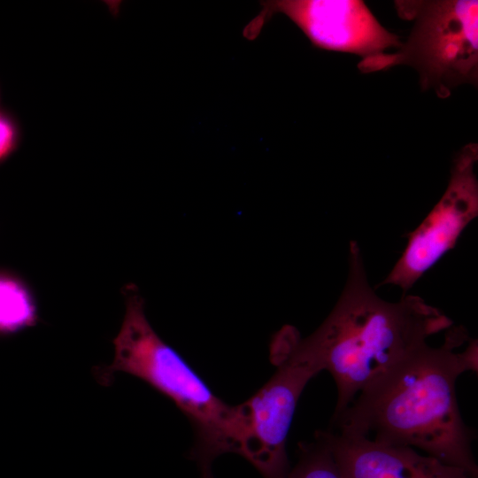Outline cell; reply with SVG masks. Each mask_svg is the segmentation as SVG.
<instances>
[{"instance_id":"9","label":"cell","mask_w":478,"mask_h":478,"mask_svg":"<svg viewBox=\"0 0 478 478\" xmlns=\"http://www.w3.org/2000/svg\"><path fill=\"white\" fill-rule=\"evenodd\" d=\"M36 296L16 274L0 271V335L19 333L39 321Z\"/></svg>"},{"instance_id":"2","label":"cell","mask_w":478,"mask_h":478,"mask_svg":"<svg viewBox=\"0 0 478 478\" xmlns=\"http://www.w3.org/2000/svg\"><path fill=\"white\" fill-rule=\"evenodd\" d=\"M452 320L421 297L381 298L370 286L361 250L351 241L348 274L335 305L310 335L297 332L300 350L320 371H328L337 389L333 415L396 365L446 331Z\"/></svg>"},{"instance_id":"3","label":"cell","mask_w":478,"mask_h":478,"mask_svg":"<svg viewBox=\"0 0 478 478\" xmlns=\"http://www.w3.org/2000/svg\"><path fill=\"white\" fill-rule=\"evenodd\" d=\"M125 314L113 340L114 358L102 377L121 372L137 377L168 397L188 418L195 443L190 456L203 478H212L213 461L239 453L242 428L238 405L216 396L187 361L154 330L135 284L123 289Z\"/></svg>"},{"instance_id":"6","label":"cell","mask_w":478,"mask_h":478,"mask_svg":"<svg viewBox=\"0 0 478 478\" xmlns=\"http://www.w3.org/2000/svg\"><path fill=\"white\" fill-rule=\"evenodd\" d=\"M477 143L456 154L446 189L437 204L410 233L408 242L387 277L378 284L394 285L402 296L451 250L466 227L478 215Z\"/></svg>"},{"instance_id":"5","label":"cell","mask_w":478,"mask_h":478,"mask_svg":"<svg viewBox=\"0 0 478 478\" xmlns=\"http://www.w3.org/2000/svg\"><path fill=\"white\" fill-rule=\"evenodd\" d=\"M294 327L272 338L274 374L251 397L238 405L242 436L239 455L264 478H284L290 469L286 443L299 397L320 368L297 345Z\"/></svg>"},{"instance_id":"4","label":"cell","mask_w":478,"mask_h":478,"mask_svg":"<svg viewBox=\"0 0 478 478\" xmlns=\"http://www.w3.org/2000/svg\"><path fill=\"white\" fill-rule=\"evenodd\" d=\"M397 14L412 20L405 42L393 53L361 59L362 73L398 65L413 67L423 90L440 98L465 83L478 81V2L476 0L396 1Z\"/></svg>"},{"instance_id":"8","label":"cell","mask_w":478,"mask_h":478,"mask_svg":"<svg viewBox=\"0 0 478 478\" xmlns=\"http://www.w3.org/2000/svg\"><path fill=\"white\" fill-rule=\"evenodd\" d=\"M343 478H478V474L447 464L407 446L323 430Z\"/></svg>"},{"instance_id":"11","label":"cell","mask_w":478,"mask_h":478,"mask_svg":"<svg viewBox=\"0 0 478 478\" xmlns=\"http://www.w3.org/2000/svg\"><path fill=\"white\" fill-rule=\"evenodd\" d=\"M16 142L17 131L14 124L9 118L0 114V161L11 154Z\"/></svg>"},{"instance_id":"7","label":"cell","mask_w":478,"mask_h":478,"mask_svg":"<svg viewBox=\"0 0 478 478\" xmlns=\"http://www.w3.org/2000/svg\"><path fill=\"white\" fill-rule=\"evenodd\" d=\"M263 10L246 27L255 37L266 18L282 13L293 21L317 48L356 54L361 59L389 48L398 49L399 37L388 31L359 0H279L262 2Z\"/></svg>"},{"instance_id":"1","label":"cell","mask_w":478,"mask_h":478,"mask_svg":"<svg viewBox=\"0 0 478 478\" xmlns=\"http://www.w3.org/2000/svg\"><path fill=\"white\" fill-rule=\"evenodd\" d=\"M447 330L440 346L423 345L360 390L328 428L411 447L478 474L475 435L456 394L458 378L477 372L478 342L462 326Z\"/></svg>"},{"instance_id":"10","label":"cell","mask_w":478,"mask_h":478,"mask_svg":"<svg viewBox=\"0 0 478 478\" xmlns=\"http://www.w3.org/2000/svg\"><path fill=\"white\" fill-rule=\"evenodd\" d=\"M284 478H343L323 430L298 445V460Z\"/></svg>"}]
</instances>
